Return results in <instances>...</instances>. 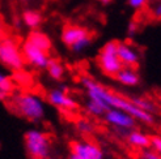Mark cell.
Returning a JSON list of instances; mask_svg holds the SVG:
<instances>
[{"mask_svg":"<svg viewBox=\"0 0 161 159\" xmlns=\"http://www.w3.org/2000/svg\"><path fill=\"white\" fill-rule=\"evenodd\" d=\"M130 100L134 103V105H136L139 108L144 110V111H147V112L149 114H157L158 112V110H157V106L155 105L152 100L147 99V98H138V97H134V98H130Z\"/></svg>","mask_w":161,"mask_h":159,"instance_id":"16","label":"cell"},{"mask_svg":"<svg viewBox=\"0 0 161 159\" xmlns=\"http://www.w3.org/2000/svg\"><path fill=\"white\" fill-rule=\"evenodd\" d=\"M103 117L105 120L114 125L115 128H125V129H132L135 128L136 125V120L131 116L128 115L127 112H125L123 110H119V108H110L108 110L105 114H103Z\"/></svg>","mask_w":161,"mask_h":159,"instance_id":"8","label":"cell"},{"mask_svg":"<svg viewBox=\"0 0 161 159\" xmlns=\"http://www.w3.org/2000/svg\"><path fill=\"white\" fill-rule=\"evenodd\" d=\"M151 146L153 147V150H155L156 153H158L161 155V137L152 136L151 137Z\"/></svg>","mask_w":161,"mask_h":159,"instance_id":"22","label":"cell"},{"mask_svg":"<svg viewBox=\"0 0 161 159\" xmlns=\"http://www.w3.org/2000/svg\"><path fill=\"white\" fill-rule=\"evenodd\" d=\"M117 54L119 60L122 61L123 67H132L136 68V65L139 64V54L131 44H128L126 42H118V49Z\"/></svg>","mask_w":161,"mask_h":159,"instance_id":"10","label":"cell"},{"mask_svg":"<svg viewBox=\"0 0 161 159\" xmlns=\"http://www.w3.org/2000/svg\"><path fill=\"white\" fill-rule=\"evenodd\" d=\"M147 3H148V0H127V4L130 5L132 9H135V11L144 8Z\"/></svg>","mask_w":161,"mask_h":159,"instance_id":"21","label":"cell"},{"mask_svg":"<svg viewBox=\"0 0 161 159\" xmlns=\"http://www.w3.org/2000/svg\"><path fill=\"white\" fill-rule=\"evenodd\" d=\"M142 159H161V155L156 151H151V150L144 149V151L142 153Z\"/></svg>","mask_w":161,"mask_h":159,"instance_id":"23","label":"cell"},{"mask_svg":"<svg viewBox=\"0 0 161 159\" xmlns=\"http://www.w3.org/2000/svg\"><path fill=\"white\" fill-rule=\"evenodd\" d=\"M76 129L80 133H83V134H89V133L93 132V125L91 124V121L81 119V120L76 121Z\"/></svg>","mask_w":161,"mask_h":159,"instance_id":"19","label":"cell"},{"mask_svg":"<svg viewBox=\"0 0 161 159\" xmlns=\"http://www.w3.org/2000/svg\"><path fill=\"white\" fill-rule=\"evenodd\" d=\"M97 2H100L101 4H109V3L113 2V0H97Z\"/></svg>","mask_w":161,"mask_h":159,"instance_id":"27","label":"cell"},{"mask_svg":"<svg viewBox=\"0 0 161 159\" xmlns=\"http://www.w3.org/2000/svg\"><path fill=\"white\" fill-rule=\"evenodd\" d=\"M0 90L5 91V93H9V94H13V91H14L13 80L9 76H7L2 72H0Z\"/></svg>","mask_w":161,"mask_h":159,"instance_id":"18","label":"cell"},{"mask_svg":"<svg viewBox=\"0 0 161 159\" xmlns=\"http://www.w3.org/2000/svg\"><path fill=\"white\" fill-rule=\"evenodd\" d=\"M47 73L50 74V77L55 81H60L64 76V67L63 64L54 58H49V61H47V67H46Z\"/></svg>","mask_w":161,"mask_h":159,"instance_id":"15","label":"cell"},{"mask_svg":"<svg viewBox=\"0 0 161 159\" xmlns=\"http://www.w3.org/2000/svg\"><path fill=\"white\" fill-rule=\"evenodd\" d=\"M85 110H86L88 114H91L93 116H103V114L106 112V110L103 108L101 105H98L97 102H94L92 99L88 100L86 106H85Z\"/></svg>","mask_w":161,"mask_h":159,"instance_id":"17","label":"cell"},{"mask_svg":"<svg viewBox=\"0 0 161 159\" xmlns=\"http://www.w3.org/2000/svg\"><path fill=\"white\" fill-rule=\"evenodd\" d=\"M13 112L30 121H39L45 116V107L37 95L30 93L14 94L9 98Z\"/></svg>","mask_w":161,"mask_h":159,"instance_id":"1","label":"cell"},{"mask_svg":"<svg viewBox=\"0 0 161 159\" xmlns=\"http://www.w3.org/2000/svg\"><path fill=\"white\" fill-rule=\"evenodd\" d=\"M25 147L31 159H46L50 153L49 136L36 129L28 131L25 133Z\"/></svg>","mask_w":161,"mask_h":159,"instance_id":"5","label":"cell"},{"mask_svg":"<svg viewBox=\"0 0 161 159\" xmlns=\"http://www.w3.org/2000/svg\"><path fill=\"white\" fill-rule=\"evenodd\" d=\"M26 41L30 42L31 44H34L36 47H38V49H41L45 52L51 51V47H53L51 39L49 38L47 34H45L43 31H39L38 29H34L30 31L26 37Z\"/></svg>","mask_w":161,"mask_h":159,"instance_id":"11","label":"cell"},{"mask_svg":"<svg viewBox=\"0 0 161 159\" xmlns=\"http://www.w3.org/2000/svg\"><path fill=\"white\" fill-rule=\"evenodd\" d=\"M138 31H139V23L138 22H136L135 20L128 22V25H127V35L128 37H130V38L135 37Z\"/></svg>","mask_w":161,"mask_h":159,"instance_id":"20","label":"cell"},{"mask_svg":"<svg viewBox=\"0 0 161 159\" xmlns=\"http://www.w3.org/2000/svg\"><path fill=\"white\" fill-rule=\"evenodd\" d=\"M0 64L12 72L22 70L25 65L21 47L13 38L7 35L0 38Z\"/></svg>","mask_w":161,"mask_h":159,"instance_id":"2","label":"cell"},{"mask_svg":"<svg viewBox=\"0 0 161 159\" xmlns=\"http://www.w3.org/2000/svg\"><path fill=\"white\" fill-rule=\"evenodd\" d=\"M117 49H118V42L110 41L103 44L97 56V64L100 69L106 76H110V77H114L123 67L122 61L118 58Z\"/></svg>","mask_w":161,"mask_h":159,"instance_id":"4","label":"cell"},{"mask_svg":"<svg viewBox=\"0 0 161 159\" xmlns=\"http://www.w3.org/2000/svg\"><path fill=\"white\" fill-rule=\"evenodd\" d=\"M158 103H160V107H161V93H158Z\"/></svg>","mask_w":161,"mask_h":159,"instance_id":"28","label":"cell"},{"mask_svg":"<svg viewBox=\"0 0 161 159\" xmlns=\"http://www.w3.org/2000/svg\"><path fill=\"white\" fill-rule=\"evenodd\" d=\"M152 16L157 20H161V0L152 8Z\"/></svg>","mask_w":161,"mask_h":159,"instance_id":"24","label":"cell"},{"mask_svg":"<svg viewBox=\"0 0 161 159\" xmlns=\"http://www.w3.org/2000/svg\"><path fill=\"white\" fill-rule=\"evenodd\" d=\"M69 159H103V153L92 142L76 141L71 144Z\"/></svg>","mask_w":161,"mask_h":159,"instance_id":"7","label":"cell"},{"mask_svg":"<svg viewBox=\"0 0 161 159\" xmlns=\"http://www.w3.org/2000/svg\"><path fill=\"white\" fill-rule=\"evenodd\" d=\"M47 100L53 106L59 107L60 110L75 111L77 108V103L67 94L66 89H53L47 94Z\"/></svg>","mask_w":161,"mask_h":159,"instance_id":"9","label":"cell"},{"mask_svg":"<svg viewBox=\"0 0 161 159\" xmlns=\"http://www.w3.org/2000/svg\"><path fill=\"white\" fill-rule=\"evenodd\" d=\"M22 22L24 25H25L26 28L34 30V29H38L39 26L42 25V21H43V17L41 12H38L36 9H26L22 12Z\"/></svg>","mask_w":161,"mask_h":159,"instance_id":"14","label":"cell"},{"mask_svg":"<svg viewBox=\"0 0 161 159\" xmlns=\"http://www.w3.org/2000/svg\"><path fill=\"white\" fill-rule=\"evenodd\" d=\"M5 35V30H4V23L2 21V18H0V38Z\"/></svg>","mask_w":161,"mask_h":159,"instance_id":"26","label":"cell"},{"mask_svg":"<svg viewBox=\"0 0 161 159\" xmlns=\"http://www.w3.org/2000/svg\"><path fill=\"white\" fill-rule=\"evenodd\" d=\"M114 78L125 86H136L140 81L138 72L132 67H122V69L114 76Z\"/></svg>","mask_w":161,"mask_h":159,"instance_id":"12","label":"cell"},{"mask_svg":"<svg viewBox=\"0 0 161 159\" xmlns=\"http://www.w3.org/2000/svg\"><path fill=\"white\" fill-rule=\"evenodd\" d=\"M46 159H51V158H49V156H47V158H46Z\"/></svg>","mask_w":161,"mask_h":159,"instance_id":"29","label":"cell"},{"mask_svg":"<svg viewBox=\"0 0 161 159\" xmlns=\"http://www.w3.org/2000/svg\"><path fill=\"white\" fill-rule=\"evenodd\" d=\"M126 140L128 141V144H131L135 147H140V149L151 147V137L139 131H132V129L128 131Z\"/></svg>","mask_w":161,"mask_h":159,"instance_id":"13","label":"cell"},{"mask_svg":"<svg viewBox=\"0 0 161 159\" xmlns=\"http://www.w3.org/2000/svg\"><path fill=\"white\" fill-rule=\"evenodd\" d=\"M11 95H12V94L5 93V91H2V90H0V102H7L8 99L11 98Z\"/></svg>","mask_w":161,"mask_h":159,"instance_id":"25","label":"cell"},{"mask_svg":"<svg viewBox=\"0 0 161 159\" xmlns=\"http://www.w3.org/2000/svg\"><path fill=\"white\" fill-rule=\"evenodd\" d=\"M21 52L25 63H28L29 65L34 67L37 69H46L47 61H49V52H45L41 49H38L34 44H31L30 42L25 41L21 46Z\"/></svg>","mask_w":161,"mask_h":159,"instance_id":"6","label":"cell"},{"mask_svg":"<svg viewBox=\"0 0 161 159\" xmlns=\"http://www.w3.org/2000/svg\"><path fill=\"white\" fill-rule=\"evenodd\" d=\"M60 37L62 42L75 54L83 52L92 43V35L89 30L79 25H66L62 30Z\"/></svg>","mask_w":161,"mask_h":159,"instance_id":"3","label":"cell"}]
</instances>
